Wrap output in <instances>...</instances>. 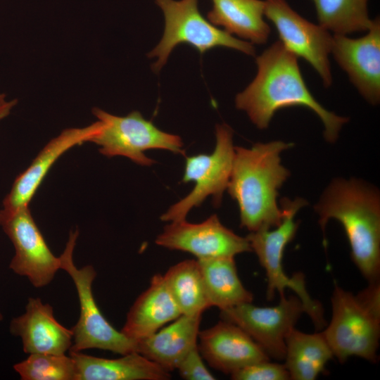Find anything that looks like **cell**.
I'll return each mask as SVG.
<instances>
[{
    "label": "cell",
    "mask_w": 380,
    "mask_h": 380,
    "mask_svg": "<svg viewBox=\"0 0 380 380\" xmlns=\"http://www.w3.org/2000/svg\"><path fill=\"white\" fill-rule=\"evenodd\" d=\"M297 58L280 41L274 42L256 58V76L236 94V107L245 111L260 129L268 127L274 113L281 108L306 107L322 120L326 141L334 143L349 119L327 110L315 99L303 80Z\"/></svg>",
    "instance_id": "cell-1"
},
{
    "label": "cell",
    "mask_w": 380,
    "mask_h": 380,
    "mask_svg": "<svg viewBox=\"0 0 380 380\" xmlns=\"http://www.w3.org/2000/svg\"><path fill=\"white\" fill-rule=\"evenodd\" d=\"M293 146L278 140L249 148L234 146L227 189L238 204L241 227L250 232L276 227L282 220L277 197L290 172L281 165L280 154Z\"/></svg>",
    "instance_id": "cell-2"
},
{
    "label": "cell",
    "mask_w": 380,
    "mask_h": 380,
    "mask_svg": "<svg viewBox=\"0 0 380 380\" xmlns=\"http://www.w3.org/2000/svg\"><path fill=\"white\" fill-rule=\"evenodd\" d=\"M324 233L329 220L343 227L352 260L368 283L380 276V196L376 188L357 179H334L315 205Z\"/></svg>",
    "instance_id": "cell-3"
},
{
    "label": "cell",
    "mask_w": 380,
    "mask_h": 380,
    "mask_svg": "<svg viewBox=\"0 0 380 380\" xmlns=\"http://www.w3.org/2000/svg\"><path fill=\"white\" fill-rule=\"evenodd\" d=\"M331 318L322 332L334 357L343 363L350 357L377 361L380 339V283H368L357 294L335 284Z\"/></svg>",
    "instance_id": "cell-4"
},
{
    "label": "cell",
    "mask_w": 380,
    "mask_h": 380,
    "mask_svg": "<svg viewBox=\"0 0 380 380\" xmlns=\"http://www.w3.org/2000/svg\"><path fill=\"white\" fill-rule=\"evenodd\" d=\"M308 201L297 197L293 200L283 198L280 208L283 213L281 223L274 229H260L250 232L247 238L251 250L258 259L266 273L267 285L266 296L272 300L276 293L284 297L285 290L293 291L301 300L304 312L309 316L315 329L320 330L326 326L322 304L309 294L305 285V276L296 272L289 277L283 267V255L286 246L293 239L299 223L295 216L300 209L307 205Z\"/></svg>",
    "instance_id": "cell-5"
},
{
    "label": "cell",
    "mask_w": 380,
    "mask_h": 380,
    "mask_svg": "<svg viewBox=\"0 0 380 380\" xmlns=\"http://www.w3.org/2000/svg\"><path fill=\"white\" fill-rule=\"evenodd\" d=\"M165 17V30L158 44L148 53V57H157L151 65L158 72L166 63L172 50L180 44H187L201 54L217 46H223L255 56V50L250 42L234 37L219 29L199 12L198 0H154Z\"/></svg>",
    "instance_id": "cell-6"
},
{
    "label": "cell",
    "mask_w": 380,
    "mask_h": 380,
    "mask_svg": "<svg viewBox=\"0 0 380 380\" xmlns=\"http://www.w3.org/2000/svg\"><path fill=\"white\" fill-rule=\"evenodd\" d=\"M79 232L71 231L65 248L59 256L61 270L72 279L78 296L80 313L77 322L71 329L73 341L70 352L87 349H100L120 355L137 352V341L116 330L105 318L99 308L92 291V284L96 277L93 266L77 268L72 258Z\"/></svg>",
    "instance_id": "cell-7"
},
{
    "label": "cell",
    "mask_w": 380,
    "mask_h": 380,
    "mask_svg": "<svg viewBox=\"0 0 380 380\" xmlns=\"http://www.w3.org/2000/svg\"><path fill=\"white\" fill-rule=\"evenodd\" d=\"M92 113L98 119L97 128L89 141L100 146L99 152L107 157L124 156L149 166L156 163L144 153L149 149L185 155L180 137L159 129L137 110L117 116L94 108Z\"/></svg>",
    "instance_id": "cell-8"
},
{
    "label": "cell",
    "mask_w": 380,
    "mask_h": 380,
    "mask_svg": "<svg viewBox=\"0 0 380 380\" xmlns=\"http://www.w3.org/2000/svg\"><path fill=\"white\" fill-rule=\"evenodd\" d=\"M215 137V147L212 153L186 157L182 182H194V187L161 215L162 221L185 220L189 212L199 207L208 196L212 197L215 206L220 205L223 193L227 189L234 156L233 130L227 124L217 125Z\"/></svg>",
    "instance_id": "cell-9"
},
{
    "label": "cell",
    "mask_w": 380,
    "mask_h": 380,
    "mask_svg": "<svg viewBox=\"0 0 380 380\" xmlns=\"http://www.w3.org/2000/svg\"><path fill=\"white\" fill-rule=\"evenodd\" d=\"M305 312L296 296L280 298L271 307H258L245 303L220 310L222 320L233 323L248 334L270 357L284 360L286 338Z\"/></svg>",
    "instance_id": "cell-10"
},
{
    "label": "cell",
    "mask_w": 380,
    "mask_h": 380,
    "mask_svg": "<svg viewBox=\"0 0 380 380\" xmlns=\"http://www.w3.org/2000/svg\"><path fill=\"white\" fill-rule=\"evenodd\" d=\"M264 15L277 29L284 48L304 58L317 71L324 87L333 82L329 55L332 36L328 30L307 20L286 0H265Z\"/></svg>",
    "instance_id": "cell-11"
},
{
    "label": "cell",
    "mask_w": 380,
    "mask_h": 380,
    "mask_svg": "<svg viewBox=\"0 0 380 380\" xmlns=\"http://www.w3.org/2000/svg\"><path fill=\"white\" fill-rule=\"evenodd\" d=\"M0 226L15 248L9 267L35 288L49 284L61 270L60 258L50 250L28 207L0 215Z\"/></svg>",
    "instance_id": "cell-12"
},
{
    "label": "cell",
    "mask_w": 380,
    "mask_h": 380,
    "mask_svg": "<svg viewBox=\"0 0 380 380\" xmlns=\"http://www.w3.org/2000/svg\"><path fill=\"white\" fill-rule=\"evenodd\" d=\"M155 242L170 250L189 253L197 260L234 258L252 251L247 238L226 227L216 215L201 223H190L186 220L171 222Z\"/></svg>",
    "instance_id": "cell-13"
},
{
    "label": "cell",
    "mask_w": 380,
    "mask_h": 380,
    "mask_svg": "<svg viewBox=\"0 0 380 380\" xmlns=\"http://www.w3.org/2000/svg\"><path fill=\"white\" fill-rule=\"evenodd\" d=\"M331 53L364 99L372 105L380 101V20L357 39L334 34Z\"/></svg>",
    "instance_id": "cell-14"
},
{
    "label": "cell",
    "mask_w": 380,
    "mask_h": 380,
    "mask_svg": "<svg viewBox=\"0 0 380 380\" xmlns=\"http://www.w3.org/2000/svg\"><path fill=\"white\" fill-rule=\"evenodd\" d=\"M199 351L210 367L230 374L254 363L268 360L262 348L237 325L222 320L199 331Z\"/></svg>",
    "instance_id": "cell-15"
},
{
    "label": "cell",
    "mask_w": 380,
    "mask_h": 380,
    "mask_svg": "<svg viewBox=\"0 0 380 380\" xmlns=\"http://www.w3.org/2000/svg\"><path fill=\"white\" fill-rule=\"evenodd\" d=\"M97 128L96 122L83 128L64 129L38 153L31 165L14 181L3 201L0 215H9L28 205L58 159L71 148L89 141Z\"/></svg>",
    "instance_id": "cell-16"
},
{
    "label": "cell",
    "mask_w": 380,
    "mask_h": 380,
    "mask_svg": "<svg viewBox=\"0 0 380 380\" xmlns=\"http://www.w3.org/2000/svg\"><path fill=\"white\" fill-rule=\"evenodd\" d=\"M10 331L21 338L23 351L28 354L64 355L73 341L72 329L60 324L52 306L39 298H29L25 312L11 322Z\"/></svg>",
    "instance_id": "cell-17"
},
{
    "label": "cell",
    "mask_w": 380,
    "mask_h": 380,
    "mask_svg": "<svg viewBox=\"0 0 380 380\" xmlns=\"http://www.w3.org/2000/svg\"><path fill=\"white\" fill-rule=\"evenodd\" d=\"M181 315L163 275L156 274L152 277L149 286L130 308L121 332L137 341L154 334Z\"/></svg>",
    "instance_id": "cell-18"
},
{
    "label": "cell",
    "mask_w": 380,
    "mask_h": 380,
    "mask_svg": "<svg viewBox=\"0 0 380 380\" xmlns=\"http://www.w3.org/2000/svg\"><path fill=\"white\" fill-rule=\"evenodd\" d=\"M202 315H181L167 327L137 341V352L170 372L197 345Z\"/></svg>",
    "instance_id": "cell-19"
},
{
    "label": "cell",
    "mask_w": 380,
    "mask_h": 380,
    "mask_svg": "<svg viewBox=\"0 0 380 380\" xmlns=\"http://www.w3.org/2000/svg\"><path fill=\"white\" fill-rule=\"evenodd\" d=\"M75 365V380H167L169 372L138 352L115 359L70 352Z\"/></svg>",
    "instance_id": "cell-20"
},
{
    "label": "cell",
    "mask_w": 380,
    "mask_h": 380,
    "mask_svg": "<svg viewBox=\"0 0 380 380\" xmlns=\"http://www.w3.org/2000/svg\"><path fill=\"white\" fill-rule=\"evenodd\" d=\"M208 21L230 34L258 44H265L271 32L264 20L265 0H211Z\"/></svg>",
    "instance_id": "cell-21"
},
{
    "label": "cell",
    "mask_w": 380,
    "mask_h": 380,
    "mask_svg": "<svg viewBox=\"0 0 380 380\" xmlns=\"http://www.w3.org/2000/svg\"><path fill=\"white\" fill-rule=\"evenodd\" d=\"M333 358L322 331L308 334L293 328L286 336L284 364L290 379L315 380Z\"/></svg>",
    "instance_id": "cell-22"
},
{
    "label": "cell",
    "mask_w": 380,
    "mask_h": 380,
    "mask_svg": "<svg viewBox=\"0 0 380 380\" xmlns=\"http://www.w3.org/2000/svg\"><path fill=\"white\" fill-rule=\"evenodd\" d=\"M210 306L220 310L253 300L239 279L234 258L198 260Z\"/></svg>",
    "instance_id": "cell-23"
},
{
    "label": "cell",
    "mask_w": 380,
    "mask_h": 380,
    "mask_svg": "<svg viewBox=\"0 0 380 380\" xmlns=\"http://www.w3.org/2000/svg\"><path fill=\"white\" fill-rule=\"evenodd\" d=\"M163 277L182 315H202L210 308L198 260H185L171 266Z\"/></svg>",
    "instance_id": "cell-24"
},
{
    "label": "cell",
    "mask_w": 380,
    "mask_h": 380,
    "mask_svg": "<svg viewBox=\"0 0 380 380\" xmlns=\"http://www.w3.org/2000/svg\"><path fill=\"white\" fill-rule=\"evenodd\" d=\"M319 25L334 34L367 31L373 23L368 0H312Z\"/></svg>",
    "instance_id": "cell-25"
},
{
    "label": "cell",
    "mask_w": 380,
    "mask_h": 380,
    "mask_svg": "<svg viewBox=\"0 0 380 380\" xmlns=\"http://www.w3.org/2000/svg\"><path fill=\"white\" fill-rule=\"evenodd\" d=\"M23 380H75V365L70 355L32 353L14 365Z\"/></svg>",
    "instance_id": "cell-26"
},
{
    "label": "cell",
    "mask_w": 380,
    "mask_h": 380,
    "mask_svg": "<svg viewBox=\"0 0 380 380\" xmlns=\"http://www.w3.org/2000/svg\"><path fill=\"white\" fill-rule=\"evenodd\" d=\"M234 380H287L290 379L284 364L258 362L245 367L231 375Z\"/></svg>",
    "instance_id": "cell-27"
},
{
    "label": "cell",
    "mask_w": 380,
    "mask_h": 380,
    "mask_svg": "<svg viewBox=\"0 0 380 380\" xmlns=\"http://www.w3.org/2000/svg\"><path fill=\"white\" fill-rule=\"evenodd\" d=\"M177 369L180 376L186 380H214L215 376L207 369L202 359L198 344L182 359Z\"/></svg>",
    "instance_id": "cell-28"
},
{
    "label": "cell",
    "mask_w": 380,
    "mask_h": 380,
    "mask_svg": "<svg viewBox=\"0 0 380 380\" xmlns=\"http://www.w3.org/2000/svg\"><path fill=\"white\" fill-rule=\"evenodd\" d=\"M17 99L7 101L4 94H0V120L7 117L17 104Z\"/></svg>",
    "instance_id": "cell-29"
},
{
    "label": "cell",
    "mask_w": 380,
    "mask_h": 380,
    "mask_svg": "<svg viewBox=\"0 0 380 380\" xmlns=\"http://www.w3.org/2000/svg\"><path fill=\"white\" fill-rule=\"evenodd\" d=\"M3 319V315L0 312V321H1Z\"/></svg>",
    "instance_id": "cell-30"
}]
</instances>
